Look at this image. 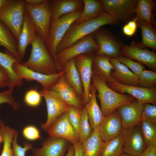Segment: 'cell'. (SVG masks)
<instances>
[{
  "instance_id": "cell-1",
  "label": "cell",
  "mask_w": 156,
  "mask_h": 156,
  "mask_svg": "<svg viewBox=\"0 0 156 156\" xmlns=\"http://www.w3.org/2000/svg\"><path fill=\"white\" fill-rule=\"evenodd\" d=\"M119 21L105 11L95 18L78 24L73 23L70 27L58 44L56 53L70 46L75 43L93 34L101 26L114 25Z\"/></svg>"
},
{
  "instance_id": "cell-2",
  "label": "cell",
  "mask_w": 156,
  "mask_h": 156,
  "mask_svg": "<svg viewBox=\"0 0 156 156\" xmlns=\"http://www.w3.org/2000/svg\"><path fill=\"white\" fill-rule=\"evenodd\" d=\"M31 48L29 58L21 64L36 72L50 75L56 74L63 69L50 55L44 42L36 33L31 43Z\"/></svg>"
},
{
  "instance_id": "cell-3",
  "label": "cell",
  "mask_w": 156,
  "mask_h": 156,
  "mask_svg": "<svg viewBox=\"0 0 156 156\" xmlns=\"http://www.w3.org/2000/svg\"><path fill=\"white\" fill-rule=\"evenodd\" d=\"M98 94L101 109L105 117L116 110L120 106L130 103L135 99L127 94L118 93L110 88L106 83L92 73V80Z\"/></svg>"
},
{
  "instance_id": "cell-4",
  "label": "cell",
  "mask_w": 156,
  "mask_h": 156,
  "mask_svg": "<svg viewBox=\"0 0 156 156\" xmlns=\"http://www.w3.org/2000/svg\"><path fill=\"white\" fill-rule=\"evenodd\" d=\"M82 10V8L64 15L51 24L44 43L50 55L58 64L56 57L57 46L70 26L79 17Z\"/></svg>"
},
{
  "instance_id": "cell-5",
  "label": "cell",
  "mask_w": 156,
  "mask_h": 156,
  "mask_svg": "<svg viewBox=\"0 0 156 156\" xmlns=\"http://www.w3.org/2000/svg\"><path fill=\"white\" fill-rule=\"evenodd\" d=\"M25 0H6L0 10V21L11 31L17 40L23 23Z\"/></svg>"
},
{
  "instance_id": "cell-6",
  "label": "cell",
  "mask_w": 156,
  "mask_h": 156,
  "mask_svg": "<svg viewBox=\"0 0 156 156\" xmlns=\"http://www.w3.org/2000/svg\"><path fill=\"white\" fill-rule=\"evenodd\" d=\"M25 9L29 15L36 29V33L45 42L51 25L52 14L49 1L34 6L25 3Z\"/></svg>"
},
{
  "instance_id": "cell-7",
  "label": "cell",
  "mask_w": 156,
  "mask_h": 156,
  "mask_svg": "<svg viewBox=\"0 0 156 156\" xmlns=\"http://www.w3.org/2000/svg\"><path fill=\"white\" fill-rule=\"evenodd\" d=\"M99 46L93 34H89L77 41L70 46L57 52V63L63 69V66L69 60L82 54H95Z\"/></svg>"
},
{
  "instance_id": "cell-8",
  "label": "cell",
  "mask_w": 156,
  "mask_h": 156,
  "mask_svg": "<svg viewBox=\"0 0 156 156\" xmlns=\"http://www.w3.org/2000/svg\"><path fill=\"white\" fill-rule=\"evenodd\" d=\"M39 92L47 105V119L44 123L41 125L42 129L46 131L60 116L68 111L70 106L55 92L43 89Z\"/></svg>"
},
{
  "instance_id": "cell-9",
  "label": "cell",
  "mask_w": 156,
  "mask_h": 156,
  "mask_svg": "<svg viewBox=\"0 0 156 156\" xmlns=\"http://www.w3.org/2000/svg\"><path fill=\"white\" fill-rule=\"evenodd\" d=\"M104 10L114 16L119 21L134 18L138 0H101Z\"/></svg>"
},
{
  "instance_id": "cell-10",
  "label": "cell",
  "mask_w": 156,
  "mask_h": 156,
  "mask_svg": "<svg viewBox=\"0 0 156 156\" xmlns=\"http://www.w3.org/2000/svg\"><path fill=\"white\" fill-rule=\"evenodd\" d=\"M13 68L15 74L21 79L28 81H36L41 84L43 89H49L64 73L63 70L56 74L46 75L34 71L19 62L14 64Z\"/></svg>"
},
{
  "instance_id": "cell-11",
  "label": "cell",
  "mask_w": 156,
  "mask_h": 156,
  "mask_svg": "<svg viewBox=\"0 0 156 156\" xmlns=\"http://www.w3.org/2000/svg\"><path fill=\"white\" fill-rule=\"evenodd\" d=\"M106 83L110 88L115 92L120 94L131 95L141 104L148 103L156 105V88H146L126 85L115 81Z\"/></svg>"
},
{
  "instance_id": "cell-12",
  "label": "cell",
  "mask_w": 156,
  "mask_h": 156,
  "mask_svg": "<svg viewBox=\"0 0 156 156\" xmlns=\"http://www.w3.org/2000/svg\"><path fill=\"white\" fill-rule=\"evenodd\" d=\"M95 54H82L74 59L82 84L83 95L82 101L84 106L89 101L90 96L92 69L93 57Z\"/></svg>"
},
{
  "instance_id": "cell-13",
  "label": "cell",
  "mask_w": 156,
  "mask_h": 156,
  "mask_svg": "<svg viewBox=\"0 0 156 156\" xmlns=\"http://www.w3.org/2000/svg\"><path fill=\"white\" fill-rule=\"evenodd\" d=\"M123 139V152L138 156L145 148L146 145L140 125L123 129L121 132Z\"/></svg>"
},
{
  "instance_id": "cell-14",
  "label": "cell",
  "mask_w": 156,
  "mask_h": 156,
  "mask_svg": "<svg viewBox=\"0 0 156 156\" xmlns=\"http://www.w3.org/2000/svg\"><path fill=\"white\" fill-rule=\"evenodd\" d=\"M99 46L96 55H103L116 58L121 55L120 51L123 45L109 32L99 28L93 33Z\"/></svg>"
},
{
  "instance_id": "cell-15",
  "label": "cell",
  "mask_w": 156,
  "mask_h": 156,
  "mask_svg": "<svg viewBox=\"0 0 156 156\" xmlns=\"http://www.w3.org/2000/svg\"><path fill=\"white\" fill-rule=\"evenodd\" d=\"M120 53L122 56L137 61L153 71H156V53L154 51L141 48L133 41L130 45H123Z\"/></svg>"
},
{
  "instance_id": "cell-16",
  "label": "cell",
  "mask_w": 156,
  "mask_h": 156,
  "mask_svg": "<svg viewBox=\"0 0 156 156\" xmlns=\"http://www.w3.org/2000/svg\"><path fill=\"white\" fill-rule=\"evenodd\" d=\"M46 131L49 136L65 139L73 145L80 142L77 133L69 121L67 112L60 116Z\"/></svg>"
},
{
  "instance_id": "cell-17",
  "label": "cell",
  "mask_w": 156,
  "mask_h": 156,
  "mask_svg": "<svg viewBox=\"0 0 156 156\" xmlns=\"http://www.w3.org/2000/svg\"><path fill=\"white\" fill-rule=\"evenodd\" d=\"M143 104L135 99L133 102L123 105L117 109L121 117L123 129L140 125L142 120Z\"/></svg>"
},
{
  "instance_id": "cell-18",
  "label": "cell",
  "mask_w": 156,
  "mask_h": 156,
  "mask_svg": "<svg viewBox=\"0 0 156 156\" xmlns=\"http://www.w3.org/2000/svg\"><path fill=\"white\" fill-rule=\"evenodd\" d=\"M48 90L57 93L61 98L70 106L74 107L80 110L85 107L76 91L66 81L65 73Z\"/></svg>"
},
{
  "instance_id": "cell-19",
  "label": "cell",
  "mask_w": 156,
  "mask_h": 156,
  "mask_svg": "<svg viewBox=\"0 0 156 156\" xmlns=\"http://www.w3.org/2000/svg\"><path fill=\"white\" fill-rule=\"evenodd\" d=\"M99 129L101 137L105 142L120 135L123 127L121 117L117 109L104 118Z\"/></svg>"
},
{
  "instance_id": "cell-20",
  "label": "cell",
  "mask_w": 156,
  "mask_h": 156,
  "mask_svg": "<svg viewBox=\"0 0 156 156\" xmlns=\"http://www.w3.org/2000/svg\"><path fill=\"white\" fill-rule=\"evenodd\" d=\"M68 141L50 136L42 144L40 148L33 149L36 156H64L69 148Z\"/></svg>"
},
{
  "instance_id": "cell-21",
  "label": "cell",
  "mask_w": 156,
  "mask_h": 156,
  "mask_svg": "<svg viewBox=\"0 0 156 156\" xmlns=\"http://www.w3.org/2000/svg\"><path fill=\"white\" fill-rule=\"evenodd\" d=\"M51 11V24L63 16L79 10L83 6V0L49 1Z\"/></svg>"
},
{
  "instance_id": "cell-22",
  "label": "cell",
  "mask_w": 156,
  "mask_h": 156,
  "mask_svg": "<svg viewBox=\"0 0 156 156\" xmlns=\"http://www.w3.org/2000/svg\"><path fill=\"white\" fill-rule=\"evenodd\" d=\"M36 34L35 26L27 12L25 10L23 23L18 40V51L22 60L27 46L30 44Z\"/></svg>"
},
{
  "instance_id": "cell-23",
  "label": "cell",
  "mask_w": 156,
  "mask_h": 156,
  "mask_svg": "<svg viewBox=\"0 0 156 156\" xmlns=\"http://www.w3.org/2000/svg\"><path fill=\"white\" fill-rule=\"evenodd\" d=\"M110 61L114 69L111 73L116 81L129 86H138V77L116 58L111 57Z\"/></svg>"
},
{
  "instance_id": "cell-24",
  "label": "cell",
  "mask_w": 156,
  "mask_h": 156,
  "mask_svg": "<svg viewBox=\"0 0 156 156\" xmlns=\"http://www.w3.org/2000/svg\"><path fill=\"white\" fill-rule=\"evenodd\" d=\"M110 58L105 55H95L92 61V73L106 83L115 81L111 76L114 68L110 62Z\"/></svg>"
},
{
  "instance_id": "cell-25",
  "label": "cell",
  "mask_w": 156,
  "mask_h": 156,
  "mask_svg": "<svg viewBox=\"0 0 156 156\" xmlns=\"http://www.w3.org/2000/svg\"><path fill=\"white\" fill-rule=\"evenodd\" d=\"M96 91L95 86L92 83L91 86L90 99L85 106L89 122L92 131L99 127L105 118L96 100Z\"/></svg>"
},
{
  "instance_id": "cell-26",
  "label": "cell",
  "mask_w": 156,
  "mask_h": 156,
  "mask_svg": "<svg viewBox=\"0 0 156 156\" xmlns=\"http://www.w3.org/2000/svg\"><path fill=\"white\" fill-rule=\"evenodd\" d=\"M65 78L68 83L74 90L82 100L83 90L79 73L76 67L74 58L68 61L63 66Z\"/></svg>"
},
{
  "instance_id": "cell-27",
  "label": "cell",
  "mask_w": 156,
  "mask_h": 156,
  "mask_svg": "<svg viewBox=\"0 0 156 156\" xmlns=\"http://www.w3.org/2000/svg\"><path fill=\"white\" fill-rule=\"evenodd\" d=\"M99 127L94 129L82 144L84 156H101L105 142L101 137Z\"/></svg>"
},
{
  "instance_id": "cell-28",
  "label": "cell",
  "mask_w": 156,
  "mask_h": 156,
  "mask_svg": "<svg viewBox=\"0 0 156 156\" xmlns=\"http://www.w3.org/2000/svg\"><path fill=\"white\" fill-rule=\"evenodd\" d=\"M18 40L10 30L0 21V46L4 47L19 62H21L18 51Z\"/></svg>"
},
{
  "instance_id": "cell-29",
  "label": "cell",
  "mask_w": 156,
  "mask_h": 156,
  "mask_svg": "<svg viewBox=\"0 0 156 156\" xmlns=\"http://www.w3.org/2000/svg\"><path fill=\"white\" fill-rule=\"evenodd\" d=\"M137 26L141 29L142 36V42L136 43L142 48L148 47L154 50L156 49V33L155 28L152 25L135 18Z\"/></svg>"
},
{
  "instance_id": "cell-30",
  "label": "cell",
  "mask_w": 156,
  "mask_h": 156,
  "mask_svg": "<svg viewBox=\"0 0 156 156\" xmlns=\"http://www.w3.org/2000/svg\"><path fill=\"white\" fill-rule=\"evenodd\" d=\"M83 7L79 17L74 24H78L96 17L104 11L100 0H83Z\"/></svg>"
},
{
  "instance_id": "cell-31",
  "label": "cell",
  "mask_w": 156,
  "mask_h": 156,
  "mask_svg": "<svg viewBox=\"0 0 156 156\" xmlns=\"http://www.w3.org/2000/svg\"><path fill=\"white\" fill-rule=\"evenodd\" d=\"M19 62H21L6 50L5 53L0 52V66L6 70L10 77V83L9 88L19 87L22 85L23 80L16 75L13 68L14 64Z\"/></svg>"
},
{
  "instance_id": "cell-32",
  "label": "cell",
  "mask_w": 156,
  "mask_h": 156,
  "mask_svg": "<svg viewBox=\"0 0 156 156\" xmlns=\"http://www.w3.org/2000/svg\"><path fill=\"white\" fill-rule=\"evenodd\" d=\"M155 5L152 0H139L137 1L135 17L152 25V11Z\"/></svg>"
},
{
  "instance_id": "cell-33",
  "label": "cell",
  "mask_w": 156,
  "mask_h": 156,
  "mask_svg": "<svg viewBox=\"0 0 156 156\" xmlns=\"http://www.w3.org/2000/svg\"><path fill=\"white\" fill-rule=\"evenodd\" d=\"M123 141L121 133L119 135L105 142L101 156H120L123 153Z\"/></svg>"
},
{
  "instance_id": "cell-34",
  "label": "cell",
  "mask_w": 156,
  "mask_h": 156,
  "mask_svg": "<svg viewBox=\"0 0 156 156\" xmlns=\"http://www.w3.org/2000/svg\"><path fill=\"white\" fill-rule=\"evenodd\" d=\"M15 129L3 125L0 127V134L3 138V146L0 156H13L12 142Z\"/></svg>"
},
{
  "instance_id": "cell-35",
  "label": "cell",
  "mask_w": 156,
  "mask_h": 156,
  "mask_svg": "<svg viewBox=\"0 0 156 156\" xmlns=\"http://www.w3.org/2000/svg\"><path fill=\"white\" fill-rule=\"evenodd\" d=\"M140 126L146 146L156 144V124L142 119Z\"/></svg>"
},
{
  "instance_id": "cell-36",
  "label": "cell",
  "mask_w": 156,
  "mask_h": 156,
  "mask_svg": "<svg viewBox=\"0 0 156 156\" xmlns=\"http://www.w3.org/2000/svg\"><path fill=\"white\" fill-rule=\"evenodd\" d=\"M81 118L78 134L80 142L82 144L90 136L92 131L85 107L81 110Z\"/></svg>"
},
{
  "instance_id": "cell-37",
  "label": "cell",
  "mask_w": 156,
  "mask_h": 156,
  "mask_svg": "<svg viewBox=\"0 0 156 156\" xmlns=\"http://www.w3.org/2000/svg\"><path fill=\"white\" fill-rule=\"evenodd\" d=\"M138 86L146 88H156V73L144 70L138 76Z\"/></svg>"
},
{
  "instance_id": "cell-38",
  "label": "cell",
  "mask_w": 156,
  "mask_h": 156,
  "mask_svg": "<svg viewBox=\"0 0 156 156\" xmlns=\"http://www.w3.org/2000/svg\"><path fill=\"white\" fill-rule=\"evenodd\" d=\"M14 88V87H11L6 90L0 92V105L4 103L8 104L14 110H17L20 108V105L13 97ZM4 125L3 122L0 119V127Z\"/></svg>"
},
{
  "instance_id": "cell-39",
  "label": "cell",
  "mask_w": 156,
  "mask_h": 156,
  "mask_svg": "<svg viewBox=\"0 0 156 156\" xmlns=\"http://www.w3.org/2000/svg\"><path fill=\"white\" fill-rule=\"evenodd\" d=\"M18 132L15 133L12 142V147L13 156H25L26 152L33 150L32 145L27 142H25L23 146L19 145L18 143Z\"/></svg>"
},
{
  "instance_id": "cell-40",
  "label": "cell",
  "mask_w": 156,
  "mask_h": 156,
  "mask_svg": "<svg viewBox=\"0 0 156 156\" xmlns=\"http://www.w3.org/2000/svg\"><path fill=\"white\" fill-rule=\"evenodd\" d=\"M116 58L120 63L125 65L138 77L143 70L145 69V67L142 64L138 62L134 61L131 59L123 57L121 55Z\"/></svg>"
},
{
  "instance_id": "cell-41",
  "label": "cell",
  "mask_w": 156,
  "mask_h": 156,
  "mask_svg": "<svg viewBox=\"0 0 156 156\" xmlns=\"http://www.w3.org/2000/svg\"><path fill=\"white\" fill-rule=\"evenodd\" d=\"M42 96L36 89H32L27 91L24 98L25 103L27 105L32 107L38 106L40 104Z\"/></svg>"
},
{
  "instance_id": "cell-42",
  "label": "cell",
  "mask_w": 156,
  "mask_h": 156,
  "mask_svg": "<svg viewBox=\"0 0 156 156\" xmlns=\"http://www.w3.org/2000/svg\"><path fill=\"white\" fill-rule=\"evenodd\" d=\"M81 110L76 107L70 106L67 111L69 121L78 135L81 118Z\"/></svg>"
},
{
  "instance_id": "cell-43",
  "label": "cell",
  "mask_w": 156,
  "mask_h": 156,
  "mask_svg": "<svg viewBox=\"0 0 156 156\" xmlns=\"http://www.w3.org/2000/svg\"><path fill=\"white\" fill-rule=\"evenodd\" d=\"M142 119L156 124V105L148 103L143 104Z\"/></svg>"
},
{
  "instance_id": "cell-44",
  "label": "cell",
  "mask_w": 156,
  "mask_h": 156,
  "mask_svg": "<svg viewBox=\"0 0 156 156\" xmlns=\"http://www.w3.org/2000/svg\"><path fill=\"white\" fill-rule=\"evenodd\" d=\"M22 135L26 140L34 141L41 138L40 131L37 127L32 125L25 127L22 131Z\"/></svg>"
},
{
  "instance_id": "cell-45",
  "label": "cell",
  "mask_w": 156,
  "mask_h": 156,
  "mask_svg": "<svg viewBox=\"0 0 156 156\" xmlns=\"http://www.w3.org/2000/svg\"><path fill=\"white\" fill-rule=\"evenodd\" d=\"M137 26L136 20L134 18L124 26L122 29L123 32L127 36H132L135 33Z\"/></svg>"
},
{
  "instance_id": "cell-46",
  "label": "cell",
  "mask_w": 156,
  "mask_h": 156,
  "mask_svg": "<svg viewBox=\"0 0 156 156\" xmlns=\"http://www.w3.org/2000/svg\"><path fill=\"white\" fill-rule=\"evenodd\" d=\"M10 83L9 75L6 70L0 66V88L9 87Z\"/></svg>"
},
{
  "instance_id": "cell-47",
  "label": "cell",
  "mask_w": 156,
  "mask_h": 156,
  "mask_svg": "<svg viewBox=\"0 0 156 156\" xmlns=\"http://www.w3.org/2000/svg\"><path fill=\"white\" fill-rule=\"evenodd\" d=\"M137 156H156V144L146 146L144 150Z\"/></svg>"
},
{
  "instance_id": "cell-48",
  "label": "cell",
  "mask_w": 156,
  "mask_h": 156,
  "mask_svg": "<svg viewBox=\"0 0 156 156\" xmlns=\"http://www.w3.org/2000/svg\"><path fill=\"white\" fill-rule=\"evenodd\" d=\"M73 145L74 150L73 156H84L82 144L78 142Z\"/></svg>"
},
{
  "instance_id": "cell-49",
  "label": "cell",
  "mask_w": 156,
  "mask_h": 156,
  "mask_svg": "<svg viewBox=\"0 0 156 156\" xmlns=\"http://www.w3.org/2000/svg\"><path fill=\"white\" fill-rule=\"evenodd\" d=\"M25 3L30 5L37 6L44 3L46 0H25Z\"/></svg>"
},
{
  "instance_id": "cell-50",
  "label": "cell",
  "mask_w": 156,
  "mask_h": 156,
  "mask_svg": "<svg viewBox=\"0 0 156 156\" xmlns=\"http://www.w3.org/2000/svg\"><path fill=\"white\" fill-rule=\"evenodd\" d=\"M74 147L73 145L70 146L68 149L66 154L65 156H73L74 154Z\"/></svg>"
},
{
  "instance_id": "cell-51",
  "label": "cell",
  "mask_w": 156,
  "mask_h": 156,
  "mask_svg": "<svg viewBox=\"0 0 156 156\" xmlns=\"http://www.w3.org/2000/svg\"><path fill=\"white\" fill-rule=\"evenodd\" d=\"M6 0H0V10L4 4Z\"/></svg>"
},
{
  "instance_id": "cell-52",
  "label": "cell",
  "mask_w": 156,
  "mask_h": 156,
  "mask_svg": "<svg viewBox=\"0 0 156 156\" xmlns=\"http://www.w3.org/2000/svg\"><path fill=\"white\" fill-rule=\"evenodd\" d=\"M120 156H133L129 155H128L123 153Z\"/></svg>"
},
{
  "instance_id": "cell-53",
  "label": "cell",
  "mask_w": 156,
  "mask_h": 156,
  "mask_svg": "<svg viewBox=\"0 0 156 156\" xmlns=\"http://www.w3.org/2000/svg\"><path fill=\"white\" fill-rule=\"evenodd\" d=\"M2 142H3V138L1 135L0 134V144Z\"/></svg>"
},
{
  "instance_id": "cell-54",
  "label": "cell",
  "mask_w": 156,
  "mask_h": 156,
  "mask_svg": "<svg viewBox=\"0 0 156 156\" xmlns=\"http://www.w3.org/2000/svg\"><path fill=\"white\" fill-rule=\"evenodd\" d=\"M31 156H36V155H32Z\"/></svg>"
}]
</instances>
